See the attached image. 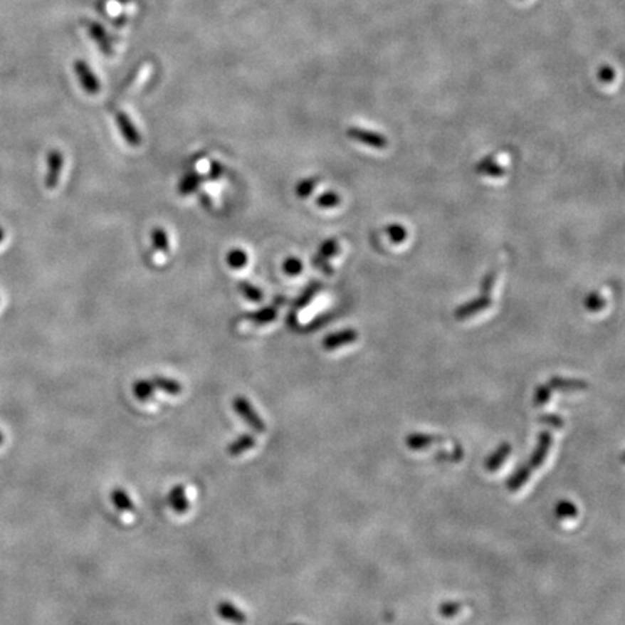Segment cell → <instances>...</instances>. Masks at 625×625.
<instances>
[{
  "instance_id": "18",
  "label": "cell",
  "mask_w": 625,
  "mask_h": 625,
  "mask_svg": "<svg viewBox=\"0 0 625 625\" xmlns=\"http://www.w3.org/2000/svg\"><path fill=\"white\" fill-rule=\"evenodd\" d=\"M151 238H152L154 248H155L158 252L167 253V252L169 251V239H168L167 231H165L164 228H159V226L154 228L152 232H151Z\"/></svg>"
},
{
  "instance_id": "26",
  "label": "cell",
  "mask_w": 625,
  "mask_h": 625,
  "mask_svg": "<svg viewBox=\"0 0 625 625\" xmlns=\"http://www.w3.org/2000/svg\"><path fill=\"white\" fill-rule=\"evenodd\" d=\"M495 280H497V271H495V270H494V271H490V273L485 277V280H483V283H482V293H483V295H486V293L490 291V288H493V285L495 284Z\"/></svg>"
},
{
  "instance_id": "5",
  "label": "cell",
  "mask_w": 625,
  "mask_h": 625,
  "mask_svg": "<svg viewBox=\"0 0 625 625\" xmlns=\"http://www.w3.org/2000/svg\"><path fill=\"white\" fill-rule=\"evenodd\" d=\"M347 135L354 141H361V142L371 145L374 148H385L387 147V140L382 135H378V133H375V132L362 130L359 127H352V129H349Z\"/></svg>"
},
{
  "instance_id": "29",
  "label": "cell",
  "mask_w": 625,
  "mask_h": 625,
  "mask_svg": "<svg viewBox=\"0 0 625 625\" xmlns=\"http://www.w3.org/2000/svg\"><path fill=\"white\" fill-rule=\"evenodd\" d=\"M4 239H5V231H4L2 226H0V243H2Z\"/></svg>"
},
{
  "instance_id": "14",
  "label": "cell",
  "mask_w": 625,
  "mask_h": 625,
  "mask_svg": "<svg viewBox=\"0 0 625 625\" xmlns=\"http://www.w3.org/2000/svg\"><path fill=\"white\" fill-rule=\"evenodd\" d=\"M155 389L157 388H155L152 379H138L132 387L133 395H135L140 401H148V399L154 398Z\"/></svg>"
},
{
  "instance_id": "11",
  "label": "cell",
  "mask_w": 625,
  "mask_h": 625,
  "mask_svg": "<svg viewBox=\"0 0 625 625\" xmlns=\"http://www.w3.org/2000/svg\"><path fill=\"white\" fill-rule=\"evenodd\" d=\"M489 305H490V300H489V297L482 295L480 298H478V300H475V301H471V303H468V304L459 307L458 311H456V317H458V319H466V317H469V316H472V315H476L478 311H480V310H483V308H488Z\"/></svg>"
},
{
  "instance_id": "20",
  "label": "cell",
  "mask_w": 625,
  "mask_h": 625,
  "mask_svg": "<svg viewBox=\"0 0 625 625\" xmlns=\"http://www.w3.org/2000/svg\"><path fill=\"white\" fill-rule=\"evenodd\" d=\"M317 183H319V178H312V177L305 178V180H301L295 187V194L300 199H307L312 191L316 190Z\"/></svg>"
},
{
  "instance_id": "22",
  "label": "cell",
  "mask_w": 625,
  "mask_h": 625,
  "mask_svg": "<svg viewBox=\"0 0 625 625\" xmlns=\"http://www.w3.org/2000/svg\"><path fill=\"white\" fill-rule=\"evenodd\" d=\"M339 203H340V197L335 191H326V193L320 194L317 199V206H320L323 209H332V207L337 206Z\"/></svg>"
},
{
  "instance_id": "2",
  "label": "cell",
  "mask_w": 625,
  "mask_h": 625,
  "mask_svg": "<svg viewBox=\"0 0 625 625\" xmlns=\"http://www.w3.org/2000/svg\"><path fill=\"white\" fill-rule=\"evenodd\" d=\"M63 167H64L63 152L58 149H51L47 155V175H46V187L48 190H56L58 187Z\"/></svg>"
},
{
  "instance_id": "27",
  "label": "cell",
  "mask_w": 625,
  "mask_h": 625,
  "mask_svg": "<svg viewBox=\"0 0 625 625\" xmlns=\"http://www.w3.org/2000/svg\"><path fill=\"white\" fill-rule=\"evenodd\" d=\"M221 174H223V167L219 162L213 161L211 167H210V175L209 177L211 178V180H217V178L221 177Z\"/></svg>"
},
{
  "instance_id": "21",
  "label": "cell",
  "mask_w": 625,
  "mask_h": 625,
  "mask_svg": "<svg viewBox=\"0 0 625 625\" xmlns=\"http://www.w3.org/2000/svg\"><path fill=\"white\" fill-rule=\"evenodd\" d=\"M283 270H284V273H285L287 275L295 277V275H298L300 273H303V262H301L298 258H295V256H290V258H287V259L284 261V263H283Z\"/></svg>"
},
{
  "instance_id": "4",
  "label": "cell",
  "mask_w": 625,
  "mask_h": 625,
  "mask_svg": "<svg viewBox=\"0 0 625 625\" xmlns=\"http://www.w3.org/2000/svg\"><path fill=\"white\" fill-rule=\"evenodd\" d=\"M74 70L75 74L80 80V84L83 85L84 90L88 95H96L100 90V81L96 77V74L92 71V68L88 67L84 61H75L74 63Z\"/></svg>"
},
{
  "instance_id": "19",
  "label": "cell",
  "mask_w": 625,
  "mask_h": 625,
  "mask_svg": "<svg viewBox=\"0 0 625 625\" xmlns=\"http://www.w3.org/2000/svg\"><path fill=\"white\" fill-rule=\"evenodd\" d=\"M238 288H239V291L249 300V301H252V303H259V301H262V298H263V294H262V291L256 287V285H253V284H251V283H248V281H241L239 284H238Z\"/></svg>"
},
{
  "instance_id": "10",
  "label": "cell",
  "mask_w": 625,
  "mask_h": 625,
  "mask_svg": "<svg viewBox=\"0 0 625 625\" xmlns=\"http://www.w3.org/2000/svg\"><path fill=\"white\" fill-rule=\"evenodd\" d=\"M354 340H356V332L352 330V329H347V330H342V332L329 335L323 340V347L326 350H333V349H337V347H340L343 345L352 343Z\"/></svg>"
},
{
  "instance_id": "28",
  "label": "cell",
  "mask_w": 625,
  "mask_h": 625,
  "mask_svg": "<svg viewBox=\"0 0 625 625\" xmlns=\"http://www.w3.org/2000/svg\"><path fill=\"white\" fill-rule=\"evenodd\" d=\"M606 70H608V71H602V73H601V77H602L604 80H609V78L612 77V74H614L611 68H606Z\"/></svg>"
},
{
  "instance_id": "6",
  "label": "cell",
  "mask_w": 625,
  "mask_h": 625,
  "mask_svg": "<svg viewBox=\"0 0 625 625\" xmlns=\"http://www.w3.org/2000/svg\"><path fill=\"white\" fill-rule=\"evenodd\" d=\"M168 503H169V507L177 514H186L189 511L190 504H189V500H187L184 485H175L171 489V493L168 495Z\"/></svg>"
},
{
  "instance_id": "24",
  "label": "cell",
  "mask_w": 625,
  "mask_h": 625,
  "mask_svg": "<svg viewBox=\"0 0 625 625\" xmlns=\"http://www.w3.org/2000/svg\"><path fill=\"white\" fill-rule=\"evenodd\" d=\"M387 233L389 235L391 241L395 242V243L403 242V241L407 238V232H406V229H404L403 226H399V225H391V226H388V228H387Z\"/></svg>"
},
{
  "instance_id": "25",
  "label": "cell",
  "mask_w": 625,
  "mask_h": 625,
  "mask_svg": "<svg viewBox=\"0 0 625 625\" xmlns=\"http://www.w3.org/2000/svg\"><path fill=\"white\" fill-rule=\"evenodd\" d=\"M587 307H588L589 310L598 311V310H601V308L604 307V298H602L598 293L591 294V295L587 298Z\"/></svg>"
},
{
  "instance_id": "17",
  "label": "cell",
  "mask_w": 625,
  "mask_h": 625,
  "mask_svg": "<svg viewBox=\"0 0 625 625\" xmlns=\"http://www.w3.org/2000/svg\"><path fill=\"white\" fill-rule=\"evenodd\" d=\"M226 262L232 270H243L248 263V253L241 248H233L228 252Z\"/></svg>"
},
{
  "instance_id": "12",
  "label": "cell",
  "mask_w": 625,
  "mask_h": 625,
  "mask_svg": "<svg viewBox=\"0 0 625 625\" xmlns=\"http://www.w3.org/2000/svg\"><path fill=\"white\" fill-rule=\"evenodd\" d=\"M110 500L113 505L120 510L122 513H133L135 511V505H133L129 494L122 488H115L110 494Z\"/></svg>"
},
{
  "instance_id": "1",
  "label": "cell",
  "mask_w": 625,
  "mask_h": 625,
  "mask_svg": "<svg viewBox=\"0 0 625 625\" xmlns=\"http://www.w3.org/2000/svg\"><path fill=\"white\" fill-rule=\"evenodd\" d=\"M233 410L236 411V414L256 433H265L266 431V424L262 420V417L259 416V413L253 409V406L251 404V401L242 395H238L233 398Z\"/></svg>"
},
{
  "instance_id": "13",
  "label": "cell",
  "mask_w": 625,
  "mask_h": 625,
  "mask_svg": "<svg viewBox=\"0 0 625 625\" xmlns=\"http://www.w3.org/2000/svg\"><path fill=\"white\" fill-rule=\"evenodd\" d=\"M152 382H154L155 388L167 392L168 395H180L183 392V385L177 379H172L168 377L157 375L152 378Z\"/></svg>"
},
{
  "instance_id": "30",
  "label": "cell",
  "mask_w": 625,
  "mask_h": 625,
  "mask_svg": "<svg viewBox=\"0 0 625 625\" xmlns=\"http://www.w3.org/2000/svg\"><path fill=\"white\" fill-rule=\"evenodd\" d=\"M4 438H5V436H4V433H2V431H0V444H2V443H4Z\"/></svg>"
},
{
  "instance_id": "7",
  "label": "cell",
  "mask_w": 625,
  "mask_h": 625,
  "mask_svg": "<svg viewBox=\"0 0 625 625\" xmlns=\"http://www.w3.org/2000/svg\"><path fill=\"white\" fill-rule=\"evenodd\" d=\"M219 616H221L223 619H226L229 622H233L236 625H243L246 622V614L243 611H241L238 606H235L233 604L228 602V601H221L217 608H216Z\"/></svg>"
},
{
  "instance_id": "8",
  "label": "cell",
  "mask_w": 625,
  "mask_h": 625,
  "mask_svg": "<svg viewBox=\"0 0 625 625\" xmlns=\"http://www.w3.org/2000/svg\"><path fill=\"white\" fill-rule=\"evenodd\" d=\"M337 252H339V242H337L336 239H329V241H326V242L322 245V248L319 249L316 258L312 259V263H315L317 268H320L322 271H325V273H330V270L327 268L329 265H327L326 261H327L329 258L335 256Z\"/></svg>"
},
{
  "instance_id": "23",
  "label": "cell",
  "mask_w": 625,
  "mask_h": 625,
  "mask_svg": "<svg viewBox=\"0 0 625 625\" xmlns=\"http://www.w3.org/2000/svg\"><path fill=\"white\" fill-rule=\"evenodd\" d=\"M319 284H312V285H310L298 298H297V301H295V307L297 308H303V307H305V305H308L310 304V301L312 300V297H315L316 294H317V291H319Z\"/></svg>"
},
{
  "instance_id": "16",
  "label": "cell",
  "mask_w": 625,
  "mask_h": 625,
  "mask_svg": "<svg viewBox=\"0 0 625 625\" xmlns=\"http://www.w3.org/2000/svg\"><path fill=\"white\" fill-rule=\"evenodd\" d=\"M201 182H203V178L197 172H190V174L183 177V180L180 182V186H178V191H180L183 196L191 194L200 187Z\"/></svg>"
},
{
  "instance_id": "15",
  "label": "cell",
  "mask_w": 625,
  "mask_h": 625,
  "mask_svg": "<svg viewBox=\"0 0 625 625\" xmlns=\"http://www.w3.org/2000/svg\"><path fill=\"white\" fill-rule=\"evenodd\" d=\"M277 315L278 312H277L275 307H265V308H261L258 311L249 312L248 319L252 320L253 323H258V325H266V323L274 322L277 319Z\"/></svg>"
},
{
  "instance_id": "9",
  "label": "cell",
  "mask_w": 625,
  "mask_h": 625,
  "mask_svg": "<svg viewBox=\"0 0 625 625\" xmlns=\"http://www.w3.org/2000/svg\"><path fill=\"white\" fill-rule=\"evenodd\" d=\"M255 444H256V438H255V436H252V434H249V433H245V434L239 436L236 440H233V441L228 446V451H226V452H228L229 456L236 458V456L243 455V453L248 452L249 449L255 448Z\"/></svg>"
},
{
  "instance_id": "3",
  "label": "cell",
  "mask_w": 625,
  "mask_h": 625,
  "mask_svg": "<svg viewBox=\"0 0 625 625\" xmlns=\"http://www.w3.org/2000/svg\"><path fill=\"white\" fill-rule=\"evenodd\" d=\"M115 119H116L117 127H119V130L122 133L123 140L126 141V144L130 145V147H140L141 142H142V137H141V133L138 132L135 123H133L130 120V117L127 116V113L117 112Z\"/></svg>"
}]
</instances>
